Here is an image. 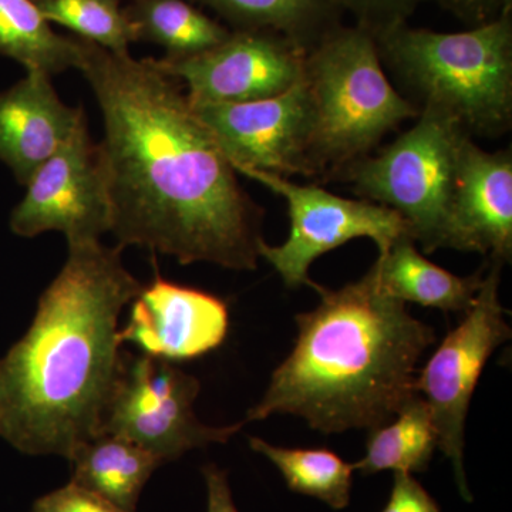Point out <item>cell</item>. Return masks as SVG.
Wrapping results in <instances>:
<instances>
[{
    "instance_id": "1",
    "label": "cell",
    "mask_w": 512,
    "mask_h": 512,
    "mask_svg": "<svg viewBox=\"0 0 512 512\" xmlns=\"http://www.w3.org/2000/svg\"><path fill=\"white\" fill-rule=\"evenodd\" d=\"M77 70L103 116L99 143L120 249L146 248L181 265L258 268L264 211L192 110L181 82L153 59L83 40Z\"/></svg>"
},
{
    "instance_id": "2",
    "label": "cell",
    "mask_w": 512,
    "mask_h": 512,
    "mask_svg": "<svg viewBox=\"0 0 512 512\" xmlns=\"http://www.w3.org/2000/svg\"><path fill=\"white\" fill-rule=\"evenodd\" d=\"M119 247L69 245L29 329L0 359V439L26 456H59L101 434L119 380L120 316L143 284Z\"/></svg>"
},
{
    "instance_id": "3",
    "label": "cell",
    "mask_w": 512,
    "mask_h": 512,
    "mask_svg": "<svg viewBox=\"0 0 512 512\" xmlns=\"http://www.w3.org/2000/svg\"><path fill=\"white\" fill-rule=\"evenodd\" d=\"M296 316L298 338L244 423L274 414L302 417L322 434L372 430L416 396L417 365L436 339L406 303L377 284L372 268Z\"/></svg>"
},
{
    "instance_id": "4",
    "label": "cell",
    "mask_w": 512,
    "mask_h": 512,
    "mask_svg": "<svg viewBox=\"0 0 512 512\" xmlns=\"http://www.w3.org/2000/svg\"><path fill=\"white\" fill-rule=\"evenodd\" d=\"M375 39L384 72L419 113L450 117L471 138L510 131L512 13L457 33L402 23Z\"/></svg>"
},
{
    "instance_id": "5",
    "label": "cell",
    "mask_w": 512,
    "mask_h": 512,
    "mask_svg": "<svg viewBox=\"0 0 512 512\" xmlns=\"http://www.w3.org/2000/svg\"><path fill=\"white\" fill-rule=\"evenodd\" d=\"M311 103V178L336 180L419 110L384 72L376 39L340 25L306 53L303 69Z\"/></svg>"
},
{
    "instance_id": "6",
    "label": "cell",
    "mask_w": 512,
    "mask_h": 512,
    "mask_svg": "<svg viewBox=\"0 0 512 512\" xmlns=\"http://www.w3.org/2000/svg\"><path fill=\"white\" fill-rule=\"evenodd\" d=\"M467 138L450 117L423 110L390 146L349 164L336 180L348 181L362 200L396 211L413 241L433 254L447 248L448 214Z\"/></svg>"
},
{
    "instance_id": "7",
    "label": "cell",
    "mask_w": 512,
    "mask_h": 512,
    "mask_svg": "<svg viewBox=\"0 0 512 512\" xmlns=\"http://www.w3.org/2000/svg\"><path fill=\"white\" fill-rule=\"evenodd\" d=\"M503 266L487 261L483 284L463 322L443 339L414 382V390L429 406L439 448L451 461L458 490L467 503L473 501L464 473L468 409L488 359L512 335L498 295Z\"/></svg>"
},
{
    "instance_id": "8",
    "label": "cell",
    "mask_w": 512,
    "mask_h": 512,
    "mask_svg": "<svg viewBox=\"0 0 512 512\" xmlns=\"http://www.w3.org/2000/svg\"><path fill=\"white\" fill-rule=\"evenodd\" d=\"M200 390L197 377L167 360L123 352L101 433L133 441L164 464L195 448L227 443L244 421L222 427L202 423L194 412Z\"/></svg>"
},
{
    "instance_id": "9",
    "label": "cell",
    "mask_w": 512,
    "mask_h": 512,
    "mask_svg": "<svg viewBox=\"0 0 512 512\" xmlns=\"http://www.w3.org/2000/svg\"><path fill=\"white\" fill-rule=\"evenodd\" d=\"M256 183L281 195L288 204L291 232L284 244H259L264 258L281 276L288 288L322 286L309 278V269L319 256L348 244L353 239L375 241L379 254L397 239L412 238L409 225L396 211L367 200L339 197L316 184H296L281 175L245 171Z\"/></svg>"
},
{
    "instance_id": "10",
    "label": "cell",
    "mask_w": 512,
    "mask_h": 512,
    "mask_svg": "<svg viewBox=\"0 0 512 512\" xmlns=\"http://www.w3.org/2000/svg\"><path fill=\"white\" fill-rule=\"evenodd\" d=\"M25 197L13 208L9 228L20 238L62 232L67 245L99 242L111 229L106 168L87 120L45 161L25 185Z\"/></svg>"
},
{
    "instance_id": "11",
    "label": "cell",
    "mask_w": 512,
    "mask_h": 512,
    "mask_svg": "<svg viewBox=\"0 0 512 512\" xmlns=\"http://www.w3.org/2000/svg\"><path fill=\"white\" fill-rule=\"evenodd\" d=\"M191 107L237 173L311 178V103L303 74L286 92L266 99Z\"/></svg>"
},
{
    "instance_id": "12",
    "label": "cell",
    "mask_w": 512,
    "mask_h": 512,
    "mask_svg": "<svg viewBox=\"0 0 512 512\" xmlns=\"http://www.w3.org/2000/svg\"><path fill=\"white\" fill-rule=\"evenodd\" d=\"M306 50L265 30H232L221 45L190 59H153L187 86L191 104L244 103L286 92L303 74Z\"/></svg>"
},
{
    "instance_id": "13",
    "label": "cell",
    "mask_w": 512,
    "mask_h": 512,
    "mask_svg": "<svg viewBox=\"0 0 512 512\" xmlns=\"http://www.w3.org/2000/svg\"><path fill=\"white\" fill-rule=\"evenodd\" d=\"M121 342L167 362L195 359L220 348L227 338V303L212 293L167 281L158 271L130 302Z\"/></svg>"
},
{
    "instance_id": "14",
    "label": "cell",
    "mask_w": 512,
    "mask_h": 512,
    "mask_svg": "<svg viewBox=\"0 0 512 512\" xmlns=\"http://www.w3.org/2000/svg\"><path fill=\"white\" fill-rule=\"evenodd\" d=\"M447 248L507 264L512 256V151L490 153L467 138L448 214Z\"/></svg>"
},
{
    "instance_id": "15",
    "label": "cell",
    "mask_w": 512,
    "mask_h": 512,
    "mask_svg": "<svg viewBox=\"0 0 512 512\" xmlns=\"http://www.w3.org/2000/svg\"><path fill=\"white\" fill-rule=\"evenodd\" d=\"M52 76L28 70L26 76L0 92V161L20 185L69 140L82 107H70L57 96Z\"/></svg>"
},
{
    "instance_id": "16",
    "label": "cell",
    "mask_w": 512,
    "mask_h": 512,
    "mask_svg": "<svg viewBox=\"0 0 512 512\" xmlns=\"http://www.w3.org/2000/svg\"><path fill=\"white\" fill-rule=\"evenodd\" d=\"M372 271L380 288L394 299L466 313L483 284L485 265L473 275L451 274L424 258L412 238L403 237L379 254Z\"/></svg>"
},
{
    "instance_id": "17",
    "label": "cell",
    "mask_w": 512,
    "mask_h": 512,
    "mask_svg": "<svg viewBox=\"0 0 512 512\" xmlns=\"http://www.w3.org/2000/svg\"><path fill=\"white\" fill-rule=\"evenodd\" d=\"M69 461L72 483L127 512H137L144 487L154 471L164 464L146 448L107 433H101L77 448Z\"/></svg>"
},
{
    "instance_id": "18",
    "label": "cell",
    "mask_w": 512,
    "mask_h": 512,
    "mask_svg": "<svg viewBox=\"0 0 512 512\" xmlns=\"http://www.w3.org/2000/svg\"><path fill=\"white\" fill-rule=\"evenodd\" d=\"M217 13L231 30H265L309 50L342 25L332 0H188Z\"/></svg>"
},
{
    "instance_id": "19",
    "label": "cell",
    "mask_w": 512,
    "mask_h": 512,
    "mask_svg": "<svg viewBox=\"0 0 512 512\" xmlns=\"http://www.w3.org/2000/svg\"><path fill=\"white\" fill-rule=\"evenodd\" d=\"M123 10L137 42L164 47L167 60L190 59L208 52L232 32L188 0H130Z\"/></svg>"
},
{
    "instance_id": "20",
    "label": "cell",
    "mask_w": 512,
    "mask_h": 512,
    "mask_svg": "<svg viewBox=\"0 0 512 512\" xmlns=\"http://www.w3.org/2000/svg\"><path fill=\"white\" fill-rule=\"evenodd\" d=\"M83 39L57 35L33 0H0V56L49 76L77 69Z\"/></svg>"
},
{
    "instance_id": "21",
    "label": "cell",
    "mask_w": 512,
    "mask_h": 512,
    "mask_svg": "<svg viewBox=\"0 0 512 512\" xmlns=\"http://www.w3.org/2000/svg\"><path fill=\"white\" fill-rule=\"evenodd\" d=\"M394 417L390 423L369 430L365 457L353 464L363 476L387 470L423 473L429 468L434 451L439 448L429 406L416 394Z\"/></svg>"
},
{
    "instance_id": "22",
    "label": "cell",
    "mask_w": 512,
    "mask_h": 512,
    "mask_svg": "<svg viewBox=\"0 0 512 512\" xmlns=\"http://www.w3.org/2000/svg\"><path fill=\"white\" fill-rule=\"evenodd\" d=\"M249 446L278 468L293 493L318 498L333 510L348 507L355 467L338 454L326 448L276 447L259 437H251Z\"/></svg>"
},
{
    "instance_id": "23",
    "label": "cell",
    "mask_w": 512,
    "mask_h": 512,
    "mask_svg": "<svg viewBox=\"0 0 512 512\" xmlns=\"http://www.w3.org/2000/svg\"><path fill=\"white\" fill-rule=\"evenodd\" d=\"M49 23L72 30L80 39L109 50L130 55L137 42L133 25L124 15L123 0H33Z\"/></svg>"
},
{
    "instance_id": "24",
    "label": "cell",
    "mask_w": 512,
    "mask_h": 512,
    "mask_svg": "<svg viewBox=\"0 0 512 512\" xmlns=\"http://www.w3.org/2000/svg\"><path fill=\"white\" fill-rule=\"evenodd\" d=\"M340 12H349L355 26L373 37L407 23L420 5L429 0H332Z\"/></svg>"
},
{
    "instance_id": "25",
    "label": "cell",
    "mask_w": 512,
    "mask_h": 512,
    "mask_svg": "<svg viewBox=\"0 0 512 512\" xmlns=\"http://www.w3.org/2000/svg\"><path fill=\"white\" fill-rule=\"evenodd\" d=\"M32 512H127L100 495L72 483L42 495L33 503Z\"/></svg>"
},
{
    "instance_id": "26",
    "label": "cell",
    "mask_w": 512,
    "mask_h": 512,
    "mask_svg": "<svg viewBox=\"0 0 512 512\" xmlns=\"http://www.w3.org/2000/svg\"><path fill=\"white\" fill-rule=\"evenodd\" d=\"M382 512H441L429 491L410 473H394L389 501Z\"/></svg>"
},
{
    "instance_id": "27",
    "label": "cell",
    "mask_w": 512,
    "mask_h": 512,
    "mask_svg": "<svg viewBox=\"0 0 512 512\" xmlns=\"http://www.w3.org/2000/svg\"><path fill=\"white\" fill-rule=\"evenodd\" d=\"M436 2L470 28L490 22L501 12L500 0H436Z\"/></svg>"
},
{
    "instance_id": "28",
    "label": "cell",
    "mask_w": 512,
    "mask_h": 512,
    "mask_svg": "<svg viewBox=\"0 0 512 512\" xmlns=\"http://www.w3.org/2000/svg\"><path fill=\"white\" fill-rule=\"evenodd\" d=\"M205 484H207V512H239L232 500L227 473L215 464H207L202 468Z\"/></svg>"
},
{
    "instance_id": "29",
    "label": "cell",
    "mask_w": 512,
    "mask_h": 512,
    "mask_svg": "<svg viewBox=\"0 0 512 512\" xmlns=\"http://www.w3.org/2000/svg\"><path fill=\"white\" fill-rule=\"evenodd\" d=\"M501 12L500 13H512V0H500Z\"/></svg>"
}]
</instances>
